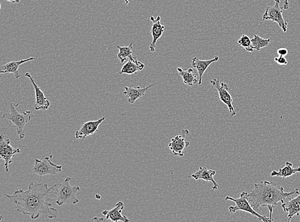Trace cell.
I'll use <instances>...</instances> for the list:
<instances>
[{"label":"cell","instance_id":"11","mask_svg":"<svg viewBox=\"0 0 300 222\" xmlns=\"http://www.w3.org/2000/svg\"><path fill=\"white\" fill-rule=\"evenodd\" d=\"M24 76L30 79L31 84H33V86L34 87L35 93V103L34 108L35 111H46L47 110H48L49 108L51 106V103L49 102L48 99L45 96L44 93H43L41 89L38 86L37 83L35 82L34 78H33V76H31L30 73H25Z\"/></svg>","mask_w":300,"mask_h":222},{"label":"cell","instance_id":"13","mask_svg":"<svg viewBox=\"0 0 300 222\" xmlns=\"http://www.w3.org/2000/svg\"><path fill=\"white\" fill-rule=\"evenodd\" d=\"M105 117L99 118L96 120H90L84 123L82 127L76 132L75 136L77 139H83L90 135H92L98 131L99 125L105 120Z\"/></svg>","mask_w":300,"mask_h":222},{"label":"cell","instance_id":"21","mask_svg":"<svg viewBox=\"0 0 300 222\" xmlns=\"http://www.w3.org/2000/svg\"><path fill=\"white\" fill-rule=\"evenodd\" d=\"M293 163L286 161L285 167L283 169H280L279 171L274 170L271 173V176L281 177V178H286L288 177L293 176V174L300 172V166L299 167L295 168V169L293 167Z\"/></svg>","mask_w":300,"mask_h":222},{"label":"cell","instance_id":"3","mask_svg":"<svg viewBox=\"0 0 300 222\" xmlns=\"http://www.w3.org/2000/svg\"><path fill=\"white\" fill-rule=\"evenodd\" d=\"M71 180V177H67L62 183L56 184L52 187V192L56 197V204L58 206L74 205L79 203L76 194L80 191L81 188L78 186L75 187L70 185Z\"/></svg>","mask_w":300,"mask_h":222},{"label":"cell","instance_id":"26","mask_svg":"<svg viewBox=\"0 0 300 222\" xmlns=\"http://www.w3.org/2000/svg\"><path fill=\"white\" fill-rule=\"evenodd\" d=\"M274 60L275 62H277L279 65H282V66L288 65V60H286L285 57H283V56H279V57H275Z\"/></svg>","mask_w":300,"mask_h":222},{"label":"cell","instance_id":"9","mask_svg":"<svg viewBox=\"0 0 300 222\" xmlns=\"http://www.w3.org/2000/svg\"><path fill=\"white\" fill-rule=\"evenodd\" d=\"M210 82L212 86L217 89L220 100L227 105L230 113H231V116H235L236 111L234 109L233 104H232V100H232L231 94L229 93V85L225 84V82H220L219 78L217 79L214 78L213 80H211Z\"/></svg>","mask_w":300,"mask_h":222},{"label":"cell","instance_id":"25","mask_svg":"<svg viewBox=\"0 0 300 222\" xmlns=\"http://www.w3.org/2000/svg\"><path fill=\"white\" fill-rule=\"evenodd\" d=\"M238 42L240 46L244 48L249 52H253L254 49L252 48L251 39H250L249 36L243 35L238 40Z\"/></svg>","mask_w":300,"mask_h":222},{"label":"cell","instance_id":"1","mask_svg":"<svg viewBox=\"0 0 300 222\" xmlns=\"http://www.w3.org/2000/svg\"><path fill=\"white\" fill-rule=\"evenodd\" d=\"M53 187L44 183H31L27 190H18L12 195L4 194L15 206L17 212L36 220L40 216L54 219L58 211L49 203Z\"/></svg>","mask_w":300,"mask_h":222},{"label":"cell","instance_id":"19","mask_svg":"<svg viewBox=\"0 0 300 222\" xmlns=\"http://www.w3.org/2000/svg\"><path fill=\"white\" fill-rule=\"evenodd\" d=\"M219 60L218 56H216L214 58L211 60H202L199 59L198 57L192 58V67L197 69L198 73V85H201L202 82L203 75L205 71L207 70L209 66L214 62H218Z\"/></svg>","mask_w":300,"mask_h":222},{"label":"cell","instance_id":"8","mask_svg":"<svg viewBox=\"0 0 300 222\" xmlns=\"http://www.w3.org/2000/svg\"><path fill=\"white\" fill-rule=\"evenodd\" d=\"M10 139L5 138L3 134L0 138V158L4 161V170L9 171V165L12 163L13 157L16 154L21 153V149L14 148L10 144Z\"/></svg>","mask_w":300,"mask_h":222},{"label":"cell","instance_id":"30","mask_svg":"<svg viewBox=\"0 0 300 222\" xmlns=\"http://www.w3.org/2000/svg\"><path fill=\"white\" fill-rule=\"evenodd\" d=\"M104 221V220L102 218L99 219L98 217H95L93 219V221Z\"/></svg>","mask_w":300,"mask_h":222},{"label":"cell","instance_id":"18","mask_svg":"<svg viewBox=\"0 0 300 222\" xmlns=\"http://www.w3.org/2000/svg\"><path fill=\"white\" fill-rule=\"evenodd\" d=\"M153 86H154V84L150 85L147 87H144V88H141L140 87H125V91L124 92L123 94L128 98V103L130 104H135L139 99L145 96L146 92Z\"/></svg>","mask_w":300,"mask_h":222},{"label":"cell","instance_id":"29","mask_svg":"<svg viewBox=\"0 0 300 222\" xmlns=\"http://www.w3.org/2000/svg\"><path fill=\"white\" fill-rule=\"evenodd\" d=\"M6 1H8L9 2H10V3H19V2L21 1V0H6Z\"/></svg>","mask_w":300,"mask_h":222},{"label":"cell","instance_id":"24","mask_svg":"<svg viewBox=\"0 0 300 222\" xmlns=\"http://www.w3.org/2000/svg\"><path fill=\"white\" fill-rule=\"evenodd\" d=\"M252 47L254 50L257 51H260L262 48H266L269 46L271 39H263L260 36L254 35V37L251 39Z\"/></svg>","mask_w":300,"mask_h":222},{"label":"cell","instance_id":"32","mask_svg":"<svg viewBox=\"0 0 300 222\" xmlns=\"http://www.w3.org/2000/svg\"><path fill=\"white\" fill-rule=\"evenodd\" d=\"M125 1L126 4H130V2H129L128 0H125Z\"/></svg>","mask_w":300,"mask_h":222},{"label":"cell","instance_id":"14","mask_svg":"<svg viewBox=\"0 0 300 222\" xmlns=\"http://www.w3.org/2000/svg\"><path fill=\"white\" fill-rule=\"evenodd\" d=\"M124 209H125V204L123 202L119 201L115 206L114 208L111 210H104L102 214L106 217V220H110L112 222H130V219L127 217L122 215Z\"/></svg>","mask_w":300,"mask_h":222},{"label":"cell","instance_id":"7","mask_svg":"<svg viewBox=\"0 0 300 222\" xmlns=\"http://www.w3.org/2000/svg\"><path fill=\"white\" fill-rule=\"evenodd\" d=\"M275 4L274 6H268L266 9L265 12L263 15V21L270 20L277 22L281 27L284 32L288 31V22L284 19L283 15V9L280 6L281 2L280 0H274Z\"/></svg>","mask_w":300,"mask_h":222},{"label":"cell","instance_id":"12","mask_svg":"<svg viewBox=\"0 0 300 222\" xmlns=\"http://www.w3.org/2000/svg\"><path fill=\"white\" fill-rule=\"evenodd\" d=\"M150 19L151 22H152V25L150 29L152 41L150 44V49L151 52H154L157 41L163 35L165 27L162 24L161 21V17L159 15L156 18H155L154 16H150Z\"/></svg>","mask_w":300,"mask_h":222},{"label":"cell","instance_id":"10","mask_svg":"<svg viewBox=\"0 0 300 222\" xmlns=\"http://www.w3.org/2000/svg\"><path fill=\"white\" fill-rule=\"evenodd\" d=\"M189 133L188 129H182L181 134H178L174 138L171 139L170 143H169L168 148L172 152L173 155L184 156L185 150L190 144V143L185 139V136Z\"/></svg>","mask_w":300,"mask_h":222},{"label":"cell","instance_id":"16","mask_svg":"<svg viewBox=\"0 0 300 222\" xmlns=\"http://www.w3.org/2000/svg\"><path fill=\"white\" fill-rule=\"evenodd\" d=\"M282 207L285 212L288 213V221L289 222L295 216H300V194L295 198L289 199L288 201L282 203Z\"/></svg>","mask_w":300,"mask_h":222},{"label":"cell","instance_id":"22","mask_svg":"<svg viewBox=\"0 0 300 222\" xmlns=\"http://www.w3.org/2000/svg\"><path fill=\"white\" fill-rule=\"evenodd\" d=\"M133 42H132L128 46L121 47L117 46V48L119 49V53L117 55V57L121 60L122 64H124L126 60H132L135 62L137 60V58L133 57Z\"/></svg>","mask_w":300,"mask_h":222},{"label":"cell","instance_id":"2","mask_svg":"<svg viewBox=\"0 0 300 222\" xmlns=\"http://www.w3.org/2000/svg\"><path fill=\"white\" fill-rule=\"evenodd\" d=\"M300 194V190L298 188L290 192H286L284 188L277 183L262 181L260 183L254 184V188L249 193L248 199L250 205L256 212L261 206L267 207L270 211V218L274 219L272 217L273 212L280 203H283L286 199Z\"/></svg>","mask_w":300,"mask_h":222},{"label":"cell","instance_id":"6","mask_svg":"<svg viewBox=\"0 0 300 222\" xmlns=\"http://www.w3.org/2000/svg\"><path fill=\"white\" fill-rule=\"evenodd\" d=\"M53 155L46 157L44 160L35 159V164L32 169L33 173L42 177L46 175H56L62 170V165H58L51 161Z\"/></svg>","mask_w":300,"mask_h":222},{"label":"cell","instance_id":"31","mask_svg":"<svg viewBox=\"0 0 300 222\" xmlns=\"http://www.w3.org/2000/svg\"><path fill=\"white\" fill-rule=\"evenodd\" d=\"M96 199H101V197L100 195L96 194Z\"/></svg>","mask_w":300,"mask_h":222},{"label":"cell","instance_id":"23","mask_svg":"<svg viewBox=\"0 0 300 222\" xmlns=\"http://www.w3.org/2000/svg\"><path fill=\"white\" fill-rule=\"evenodd\" d=\"M179 72V75L183 79V83L185 85L189 87H192L197 82V76L193 73V69H189L188 70H184L180 67L177 69Z\"/></svg>","mask_w":300,"mask_h":222},{"label":"cell","instance_id":"20","mask_svg":"<svg viewBox=\"0 0 300 222\" xmlns=\"http://www.w3.org/2000/svg\"><path fill=\"white\" fill-rule=\"evenodd\" d=\"M145 68V65L141 62H139L138 59L135 62L132 60H128L127 63L122 67L121 70L119 72L120 75L123 74H127V75H133L137 74L138 72L141 71Z\"/></svg>","mask_w":300,"mask_h":222},{"label":"cell","instance_id":"17","mask_svg":"<svg viewBox=\"0 0 300 222\" xmlns=\"http://www.w3.org/2000/svg\"><path fill=\"white\" fill-rule=\"evenodd\" d=\"M35 59H36L35 57H31L26 58V59L19 60V61L8 62L0 67V73L1 74H13L15 78L18 79L21 76L19 71V66L22 64H24V63L32 61Z\"/></svg>","mask_w":300,"mask_h":222},{"label":"cell","instance_id":"4","mask_svg":"<svg viewBox=\"0 0 300 222\" xmlns=\"http://www.w3.org/2000/svg\"><path fill=\"white\" fill-rule=\"evenodd\" d=\"M19 105H15L13 103H10L9 105L8 112L4 113L2 117L10 120L14 125L20 140H22L25 137L24 127L33 118V115L32 111H26L22 112V113H19L16 110V107L19 106Z\"/></svg>","mask_w":300,"mask_h":222},{"label":"cell","instance_id":"5","mask_svg":"<svg viewBox=\"0 0 300 222\" xmlns=\"http://www.w3.org/2000/svg\"><path fill=\"white\" fill-rule=\"evenodd\" d=\"M248 197H249V193L243 192L241 193L239 198L235 199L230 196L225 197V201H232L236 204V206H230L229 208V212L232 213V214H234V213L238 212V211H242V212H247L254 215V216H256L259 221L265 222L274 221V219H271L270 217L259 214L256 210H254L252 205H250Z\"/></svg>","mask_w":300,"mask_h":222},{"label":"cell","instance_id":"15","mask_svg":"<svg viewBox=\"0 0 300 222\" xmlns=\"http://www.w3.org/2000/svg\"><path fill=\"white\" fill-rule=\"evenodd\" d=\"M216 174V171L213 170H209L206 167H200L198 171L189 176V178H193L196 181L202 179V180L211 182L213 183L212 188H213L214 191H216L218 189L219 185L214 179V176H215Z\"/></svg>","mask_w":300,"mask_h":222},{"label":"cell","instance_id":"28","mask_svg":"<svg viewBox=\"0 0 300 222\" xmlns=\"http://www.w3.org/2000/svg\"><path fill=\"white\" fill-rule=\"evenodd\" d=\"M290 8V3H289V0H285L284 1L283 6H282V8L283 10H288Z\"/></svg>","mask_w":300,"mask_h":222},{"label":"cell","instance_id":"27","mask_svg":"<svg viewBox=\"0 0 300 222\" xmlns=\"http://www.w3.org/2000/svg\"><path fill=\"white\" fill-rule=\"evenodd\" d=\"M289 51L286 48H279L278 50H277V53H278L279 56H283V57H286V55H288Z\"/></svg>","mask_w":300,"mask_h":222}]
</instances>
